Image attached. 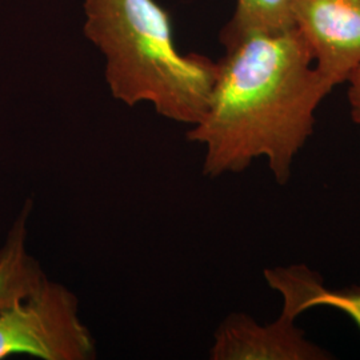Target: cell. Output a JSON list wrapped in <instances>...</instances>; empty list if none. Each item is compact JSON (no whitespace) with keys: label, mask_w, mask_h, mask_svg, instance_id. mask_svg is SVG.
<instances>
[{"label":"cell","mask_w":360,"mask_h":360,"mask_svg":"<svg viewBox=\"0 0 360 360\" xmlns=\"http://www.w3.org/2000/svg\"><path fill=\"white\" fill-rule=\"evenodd\" d=\"M296 30L333 86L360 65V0H291Z\"/></svg>","instance_id":"cell-5"},{"label":"cell","mask_w":360,"mask_h":360,"mask_svg":"<svg viewBox=\"0 0 360 360\" xmlns=\"http://www.w3.org/2000/svg\"><path fill=\"white\" fill-rule=\"evenodd\" d=\"M309 306V309L314 307H331L342 311L355 323L360 333V284L348 288L331 290L327 288L324 282L321 281L314 288Z\"/></svg>","instance_id":"cell-8"},{"label":"cell","mask_w":360,"mask_h":360,"mask_svg":"<svg viewBox=\"0 0 360 360\" xmlns=\"http://www.w3.org/2000/svg\"><path fill=\"white\" fill-rule=\"evenodd\" d=\"M32 205L28 200L15 219L0 248V309L30 294L44 278L38 260L27 251L28 219Z\"/></svg>","instance_id":"cell-6"},{"label":"cell","mask_w":360,"mask_h":360,"mask_svg":"<svg viewBox=\"0 0 360 360\" xmlns=\"http://www.w3.org/2000/svg\"><path fill=\"white\" fill-rule=\"evenodd\" d=\"M223 46L206 114L186 136L205 148L207 178L240 174L266 158L274 179L285 186L314 132L315 114L334 87L296 27Z\"/></svg>","instance_id":"cell-1"},{"label":"cell","mask_w":360,"mask_h":360,"mask_svg":"<svg viewBox=\"0 0 360 360\" xmlns=\"http://www.w3.org/2000/svg\"><path fill=\"white\" fill-rule=\"evenodd\" d=\"M91 360L96 343L83 323L77 295L47 276L26 296L0 309V359Z\"/></svg>","instance_id":"cell-3"},{"label":"cell","mask_w":360,"mask_h":360,"mask_svg":"<svg viewBox=\"0 0 360 360\" xmlns=\"http://www.w3.org/2000/svg\"><path fill=\"white\" fill-rule=\"evenodd\" d=\"M346 83L348 84L347 99L351 117L360 129V65L349 74Z\"/></svg>","instance_id":"cell-9"},{"label":"cell","mask_w":360,"mask_h":360,"mask_svg":"<svg viewBox=\"0 0 360 360\" xmlns=\"http://www.w3.org/2000/svg\"><path fill=\"white\" fill-rule=\"evenodd\" d=\"M294 27L291 0H236L235 13L221 30L220 41L251 34H276Z\"/></svg>","instance_id":"cell-7"},{"label":"cell","mask_w":360,"mask_h":360,"mask_svg":"<svg viewBox=\"0 0 360 360\" xmlns=\"http://www.w3.org/2000/svg\"><path fill=\"white\" fill-rule=\"evenodd\" d=\"M84 35L103 53L114 99L129 107L151 104L190 127L200 122L218 63L178 51L167 10L155 0H84Z\"/></svg>","instance_id":"cell-2"},{"label":"cell","mask_w":360,"mask_h":360,"mask_svg":"<svg viewBox=\"0 0 360 360\" xmlns=\"http://www.w3.org/2000/svg\"><path fill=\"white\" fill-rule=\"evenodd\" d=\"M283 299L274 322L260 324L245 312H232L219 324L210 348L212 360H328L333 354L306 338L295 321L306 312L297 284L287 276L269 283Z\"/></svg>","instance_id":"cell-4"}]
</instances>
